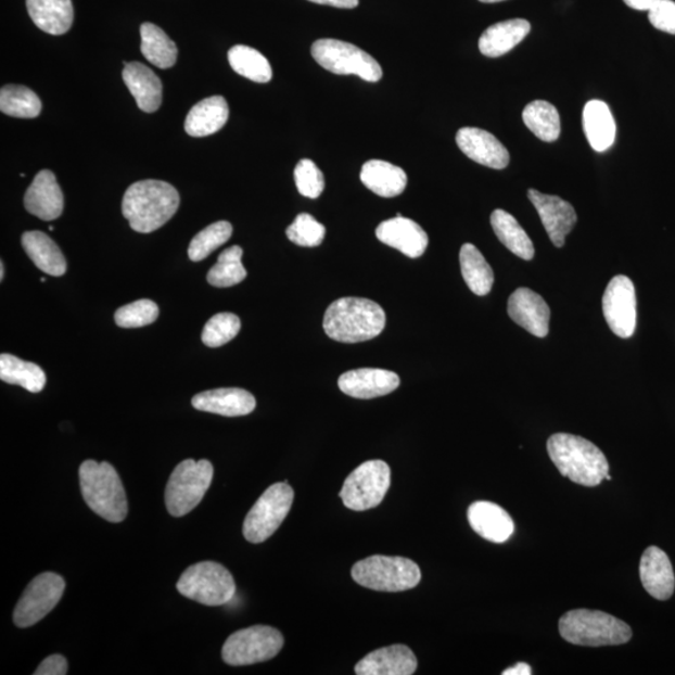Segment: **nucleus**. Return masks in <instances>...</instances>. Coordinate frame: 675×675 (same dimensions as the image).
Instances as JSON below:
<instances>
[{
    "label": "nucleus",
    "instance_id": "obj_43",
    "mask_svg": "<svg viewBox=\"0 0 675 675\" xmlns=\"http://www.w3.org/2000/svg\"><path fill=\"white\" fill-rule=\"evenodd\" d=\"M160 308L150 300H141L115 311V323L120 328H141L155 322Z\"/></svg>",
    "mask_w": 675,
    "mask_h": 675
},
{
    "label": "nucleus",
    "instance_id": "obj_48",
    "mask_svg": "<svg viewBox=\"0 0 675 675\" xmlns=\"http://www.w3.org/2000/svg\"><path fill=\"white\" fill-rule=\"evenodd\" d=\"M658 2H660V0H624V3L632 8V10L648 12L652 10Z\"/></svg>",
    "mask_w": 675,
    "mask_h": 675
},
{
    "label": "nucleus",
    "instance_id": "obj_34",
    "mask_svg": "<svg viewBox=\"0 0 675 675\" xmlns=\"http://www.w3.org/2000/svg\"><path fill=\"white\" fill-rule=\"evenodd\" d=\"M459 262L469 290L476 295H487L492 291L494 273L480 250L471 243L464 244L459 253Z\"/></svg>",
    "mask_w": 675,
    "mask_h": 675
},
{
    "label": "nucleus",
    "instance_id": "obj_15",
    "mask_svg": "<svg viewBox=\"0 0 675 675\" xmlns=\"http://www.w3.org/2000/svg\"><path fill=\"white\" fill-rule=\"evenodd\" d=\"M528 198L534 208L537 209L542 224L557 249H562L565 238L577 225V213L573 205L556 195L543 194L535 189H530Z\"/></svg>",
    "mask_w": 675,
    "mask_h": 675
},
{
    "label": "nucleus",
    "instance_id": "obj_6",
    "mask_svg": "<svg viewBox=\"0 0 675 675\" xmlns=\"http://www.w3.org/2000/svg\"><path fill=\"white\" fill-rule=\"evenodd\" d=\"M352 577L361 587L378 591H405L418 586L421 570L410 559L373 556L354 564Z\"/></svg>",
    "mask_w": 675,
    "mask_h": 675
},
{
    "label": "nucleus",
    "instance_id": "obj_11",
    "mask_svg": "<svg viewBox=\"0 0 675 675\" xmlns=\"http://www.w3.org/2000/svg\"><path fill=\"white\" fill-rule=\"evenodd\" d=\"M391 487V468L383 460H368L345 480L340 497L357 512L380 506Z\"/></svg>",
    "mask_w": 675,
    "mask_h": 675
},
{
    "label": "nucleus",
    "instance_id": "obj_8",
    "mask_svg": "<svg viewBox=\"0 0 675 675\" xmlns=\"http://www.w3.org/2000/svg\"><path fill=\"white\" fill-rule=\"evenodd\" d=\"M177 589L180 595L198 603L218 607L233 599L235 582L226 566L216 562H201L188 568L179 578Z\"/></svg>",
    "mask_w": 675,
    "mask_h": 675
},
{
    "label": "nucleus",
    "instance_id": "obj_50",
    "mask_svg": "<svg viewBox=\"0 0 675 675\" xmlns=\"http://www.w3.org/2000/svg\"><path fill=\"white\" fill-rule=\"evenodd\" d=\"M4 263H0V281H3L4 279Z\"/></svg>",
    "mask_w": 675,
    "mask_h": 675
},
{
    "label": "nucleus",
    "instance_id": "obj_28",
    "mask_svg": "<svg viewBox=\"0 0 675 675\" xmlns=\"http://www.w3.org/2000/svg\"><path fill=\"white\" fill-rule=\"evenodd\" d=\"M531 23L525 20H510L493 24L480 39V51L483 55L498 58L512 51L530 35Z\"/></svg>",
    "mask_w": 675,
    "mask_h": 675
},
{
    "label": "nucleus",
    "instance_id": "obj_16",
    "mask_svg": "<svg viewBox=\"0 0 675 675\" xmlns=\"http://www.w3.org/2000/svg\"><path fill=\"white\" fill-rule=\"evenodd\" d=\"M399 375L391 370L378 368H360L349 370L341 375L340 390L357 399L383 397L398 389Z\"/></svg>",
    "mask_w": 675,
    "mask_h": 675
},
{
    "label": "nucleus",
    "instance_id": "obj_24",
    "mask_svg": "<svg viewBox=\"0 0 675 675\" xmlns=\"http://www.w3.org/2000/svg\"><path fill=\"white\" fill-rule=\"evenodd\" d=\"M192 405L196 410L225 417L251 415L257 406L254 395L241 389H219L194 395Z\"/></svg>",
    "mask_w": 675,
    "mask_h": 675
},
{
    "label": "nucleus",
    "instance_id": "obj_12",
    "mask_svg": "<svg viewBox=\"0 0 675 675\" xmlns=\"http://www.w3.org/2000/svg\"><path fill=\"white\" fill-rule=\"evenodd\" d=\"M283 645L281 632L267 625H254L232 634L226 640L221 657L229 665H251L273 660Z\"/></svg>",
    "mask_w": 675,
    "mask_h": 675
},
{
    "label": "nucleus",
    "instance_id": "obj_22",
    "mask_svg": "<svg viewBox=\"0 0 675 675\" xmlns=\"http://www.w3.org/2000/svg\"><path fill=\"white\" fill-rule=\"evenodd\" d=\"M468 521L476 534L493 543H505L514 532V522L507 510L487 500L469 507Z\"/></svg>",
    "mask_w": 675,
    "mask_h": 675
},
{
    "label": "nucleus",
    "instance_id": "obj_41",
    "mask_svg": "<svg viewBox=\"0 0 675 675\" xmlns=\"http://www.w3.org/2000/svg\"><path fill=\"white\" fill-rule=\"evenodd\" d=\"M241 331V319L232 313H219L209 319L202 333V341L209 348H218L234 340Z\"/></svg>",
    "mask_w": 675,
    "mask_h": 675
},
{
    "label": "nucleus",
    "instance_id": "obj_9",
    "mask_svg": "<svg viewBox=\"0 0 675 675\" xmlns=\"http://www.w3.org/2000/svg\"><path fill=\"white\" fill-rule=\"evenodd\" d=\"M315 61L328 72L340 76H358L375 84L383 77V71L372 55L357 46L338 39H319L311 47Z\"/></svg>",
    "mask_w": 675,
    "mask_h": 675
},
{
    "label": "nucleus",
    "instance_id": "obj_39",
    "mask_svg": "<svg viewBox=\"0 0 675 675\" xmlns=\"http://www.w3.org/2000/svg\"><path fill=\"white\" fill-rule=\"evenodd\" d=\"M242 257L243 250L238 245L221 252L217 265L208 271V283L217 288H229L243 282L246 278V270Z\"/></svg>",
    "mask_w": 675,
    "mask_h": 675
},
{
    "label": "nucleus",
    "instance_id": "obj_45",
    "mask_svg": "<svg viewBox=\"0 0 675 675\" xmlns=\"http://www.w3.org/2000/svg\"><path fill=\"white\" fill-rule=\"evenodd\" d=\"M648 18L654 28L675 35V2L673 0H660L649 11Z\"/></svg>",
    "mask_w": 675,
    "mask_h": 675
},
{
    "label": "nucleus",
    "instance_id": "obj_23",
    "mask_svg": "<svg viewBox=\"0 0 675 675\" xmlns=\"http://www.w3.org/2000/svg\"><path fill=\"white\" fill-rule=\"evenodd\" d=\"M417 658L407 646L395 645L374 650L356 665L358 675H411Z\"/></svg>",
    "mask_w": 675,
    "mask_h": 675
},
{
    "label": "nucleus",
    "instance_id": "obj_20",
    "mask_svg": "<svg viewBox=\"0 0 675 675\" xmlns=\"http://www.w3.org/2000/svg\"><path fill=\"white\" fill-rule=\"evenodd\" d=\"M24 205L33 216L51 221L62 216L64 196L54 173L39 171L24 195Z\"/></svg>",
    "mask_w": 675,
    "mask_h": 675
},
{
    "label": "nucleus",
    "instance_id": "obj_36",
    "mask_svg": "<svg viewBox=\"0 0 675 675\" xmlns=\"http://www.w3.org/2000/svg\"><path fill=\"white\" fill-rule=\"evenodd\" d=\"M523 122L540 141L556 142L561 136V117L553 104L535 101L525 106Z\"/></svg>",
    "mask_w": 675,
    "mask_h": 675
},
{
    "label": "nucleus",
    "instance_id": "obj_37",
    "mask_svg": "<svg viewBox=\"0 0 675 675\" xmlns=\"http://www.w3.org/2000/svg\"><path fill=\"white\" fill-rule=\"evenodd\" d=\"M228 61L230 67L240 76L257 84H268L273 77L267 58L249 46H234L228 52Z\"/></svg>",
    "mask_w": 675,
    "mask_h": 675
},
{
    "label": "nucleus",
    "instance_id": "obj_29",
    "mask_svg": "<svg viewBox=\"0 0 675 675\" xmlns=\"http://www.w3.org/2000/svg\"><path fill=\"white\" fill-rule=\"evenodd\" d=\"M360 180L369 191L383 198H393L406 191V171L384 161H369L360 171Z\"/></svg>",
    "mask_w": 675,
    "mask_h": 675
},
{
    "label": "nucleus",
    "instance_id": "obj_40",
    "mask_svg": "<svg viewBox=\"0 0 675 675\" xmlns=\"http://www.w3.org/2000/svg\"><path fill=\"white\" fill-rule=\"evenodd\" d=\"M233 227L229 221H217L198 233L189 244L188 255L193 262H201L226 244L232 237Z\"/></svg>",
    "mask_w": 675,
    "mask_h": 675
},
{
    "label": "nucleus",
    "instance_id": "obj_19",
    "mask_svg": "<svg viewBox=\"0 0 675 675\" xmlns=\"http://www.w3.org/2000/svg\"><path fill=\"white\" fill-rule=\"evenodd\" d=\"M375 235L382 243L413 259L422 257L430 243L424 229L415 220L402 217L400 214L378 226Z\"/></svg>",
    "mask_w": 675,
    "mask_h": 675
},
{
    "label": "nucleus",
    "instance_id": "obj_49",
    "mask_svg": "<svg viewBox=\"0 0 675 675\" xmlns=\"http://www.w3.org/2000/svg\"><path fill=\"white\" fill-rule=\"evenodd\" d=\"M504 675H531L532 668L530 664L526 663H518L513 666V668L506 670Z\"/></svg>",
    "mask_w": 675,
    "mask_h": 675
},
{
    "label": "nucleus",
    "instance_id": "obj_26",
    "mask_svg": "<svg viewBox=\"0 0 675 675\" xmlns=\"http://www.w3.org/2000/svg\"><path fill=\"white\" fill-rule=\"evenodd\" d=\"M228 118L229 106L226 99L213 95L193 106L187 115L184 129L191 137H208L224 128Z\"/></svg>",
    "mask_w": 675,
    "mask_h": 675
},
{
    "label": "nucleus",
    "instance_id": "obj_21",
    "mask_svg": "<svg viewBox=\"0 0 675 675\" xmlns=\"http://www.w3.org/2000/svg\"><path fill=\"white\" fill-rule=\"evenodd\" d=\"M640 581L649 596L666 600L673 596L675 577L668 556L661 548L649 547L641 556Z\"/></svg>",
    "mask_w": 675,
    "mask_h": 675
},
{
    "label": "nucleus",
    "instance_id": "obj_4",
    "mask_svg": "<svg viewBox=\"0 0 675 675\" xmlns=\"http://www.w3.org/2000/svg\"><path fill=\"white\" fill-rule=\"evenodd\" d=\"M79 482L86 504L95 514L112 523L126 520V491L113 466L86 460L79 468Z\"/></svg>",
    "mask_w": 675,
    "mask_h": 675
},
{
    "label": "nucleus",
    "instance_id": "obj_14",
    "mask_svg": "<svg viewBox=\"0 0 675 675\" xmlns=\"http://www.w3.org/2000/svg\"><path fill=\"white\" fill-rule=\"evenodd\" d=\"M603 315L615 335L625 340L636 332V288L628 277L616 276L609 282L603 295Z\"/></svg>",
    "mask_w": 675,
    "mask_h": 675
},
{
    "label": "nucleus",
    "instance_id": "obj_30",
    "mask_svg": "<svg viewBox=\"0 0 675 675\" xmlns=\"http://www.w3.org/2000/svg\"><path fill=\"white\" fill-rule=\"evenodd\" d=\"M27 8L31 21L48 35L62 36L72 27V0H27Z\"/></svg>",
    "mask_w": 675,
    "mask_h": 675
},
{
    "label": "nucleus",
    "instance_id": "obj_44",
    "mask_svg": "<svg viewBox=\"0 0 675 675\" xmlns=\"http://www.w3.org/2000/svg\"><path fill=\"white\" fill-rule=\"evenodd\" d=\"M294 179L303 196L317 200L323 193L326 180L322 170L310 160H302L294 169Z\"/></svg>",
    "mask_w": 675,
    "mask_h": 675
},
{
    "label": "nucleus",
    "instance_id": "obj_51",
    "mask_svg": "<svg viewBox=\"0 0 675 675\" xmlns=\"http://www.w3.org/2000/svg\"><path fill=\"white\" fill-rule=\"evenodd\" d=\"M482 3H499L505 2V0H480Z\"/></svg>",
    "mask_w": 675,
    "mask_h": 675
},
{
    "label": "nucleus",
    "instance_id": "obj_17",
    "mask_svg": "<svg viewBox=\"0 0 675 675\" xmlns=\"http://www.w3.org/2000/svg\"><path fill=\"white\" fill-rule=\"evenodd\" d=\"M508 315L526 332L545 338L549 332L550 309L542 296L530 288H518L509 296Z\"/></svg>",
    "mask_w": 675,
    "mask_h": 675
},
{
    "label": "nucleus",
    "instance_id": "obj_18",
    "mask_svg": "<svg viewBox=\"0 0 675 675\" xmlns=\"http://www.w3.org/2000/svg\"><path fill=\"white\" fill-rule=\"evenodd\" d=\"M456 141L468 158L484 167L505 169L509 164L507 148L487 130L469 127L459 129Z\"/></svg>",
    "mask_w": 675,
    "mask_h": 675
},
{
    "label": "nucleus",
    "instance_id": "obj_33",
    "mask_svg": "<svg viewBox=\"0 0 675 675\" xmlns=\"http://www.w3.org/2000/svg\"><path fill=\"white\" fill-rule=\"evenodd\" d=\"M0 380L8 384L21 385L30 393L42 392L47 384L42 368L12 354L0 356Z\"/></svg>",
    "mask_w": 675,
    "mask_h": 675
},
{
    "label": "nucleus",
    "instance_id": "obj_7",
    "mask_svg": "<svg viewBox=\"0 0 675 675\" xmlns=\"http://www.w3.org/2000/svg\"><path fill=\"white\" fill-rule=\"evenodd\" d=\"M214 469L209 460H183L173 471L166 488V506L170 515L180 518L201 504L211 487Z\"/></svg>",
    "mask_w": 675,
    "mask_h": 675
},
{
    "label": "nucleus",
    "instance_id": "obj_5",
    "mask_svg": "<svg viewBox=\"0 0 675 675\" xmlns=\"http://www.w3.org/2000/svg\"><path fill=\"white\" fill-rule=\"evenodd\" d=\"M559 633L570 644L583 647H607L628 644L632 629L615 616L589 609H574L559 621Z\"/></svg>",
    "mask_w": 675,
    "mask_h": 675
},
{
    "label": "nucleus",
    "instance_id": "obj_10",
    "mask_svg": "<svg viewBox=\"0 0 675 675\" xmlns=\"http://www.w3.org/2000/svg\"><path fill=\"white\" fill-rule=\"evenodd\" d=\"M293 499L294 491L290 484L271 485L245 517L244 538L254 545L270 538L290 513Z\"/></svg>",
    "mask_w": 675,
    "mask_h": 675
},
{
    "label": "nucleus",
    "instance_id": "obj_32",
    "mask_svg": "<svg viewBox=\"0 0 675 675\" xmlns=\"http://www.w3.org/2000/svg\"><path fill=\"white\" fill-rule=\"evenodd\" d=\"M491 224L501 244L510 252L524 260L534 258V245L525 230L517 219L506 211L497 209L492 213Z\"/></svg>",
    "mask_w": 675,
    "mask_h": 675
},
{
    "label": "nucleus",
    "instance_id": "obj_27",
    "mask_svg": "<svg viewBox=\"0 0 675 675\" xmlns=\"http://www.w3.org/2000/svg\"><path fill=\"white\" fill-rule=\"evenodd\" d=\"M583 129L590 147L596 152L603 153L613 145L616 126L607 103L595 99L584 106Z\"/></svg>",
    "mask_w": 675,
    "mask_h": 675
},
{
    "label": "nucleus",
    "instance_id": "obj_42",
    "mask_svg": "<svg viewBox=\"0 0 675 675\" xmlns=\"http://www.w3.org/2000/svg\"><path fill=\"white\" fill-rule=\"evenodd\" d=\"M326 227L310 214L302 213L286 229L288 240L300 246H318L323 243Z\"/></svg>",
    "mask_w": 675,
    "mask_h": 675
},
{
    "label": "nucleus",
    "instance_id": "obj_46",
    "mask_svg": "<svg viewBox=\"0 0 675 675\" xmlns=\"http://www.w3.org/2000/svg\"><path fill=\"white\" fill-rule=\"evenodd\" d=\"M67 673L68 662L60 654L46 658L35 672L36 675H65Z\"/></svg>",
    "mask_w": 675,
    "mask_h": 675
},
{
    "label": "nucleus",
    "instance_id": "obj_1",
    "mask_svg": "<svg viewBox=\"0 0 675 675\" xmlns=\"http://www.w3.org/2000/svg\"><path fill=\"white\" fill-rule=\"evenodd\" d=\"M177 189L162 180L148 179L128 188L123 196V216L138 233H152L169 221L179 208Z\"/></svg>",
    "mask_w": 675,
    "mask_h": 675
},
{
    "label": "nucleus",
    "instance_id": "obj_47",
    "mask_svg": "<svg viewBox=\"0 0 675 675\" xmlns=\"http://www.w3.org/2000/svg\"><path fill=\"white\" fill-rule=\"evenodd\" d=\"M308 2L341 8V10H353L359 4V0H308Z\"/></svg>",
    "mask_w": 675,
    "mask_h": 675
},
{
    "label": "nucleus",
    "instance_id": "obj_2",
    "mask_svg": "<svg viewBox=\"0 0 675 675\" xmlns=\"http://www.w3.org/2000/svg\"><path fill=\"white\" fill-rule=\"evenodd\" d=\"M547 449L558 471L584 487H597L609 473L604 453L582 436L553 434L547 442Z\"/></svg>",
    "mask_w": 675,
    "mask_h": 675
},
{
    "label": "nucleus",
    "instance_id": "obj_3",
    "mask_svg": "<svg viewBox=\"0 0 675 675\" xmlns=\"http://www.w3.org/2000/svg\"><path fill=\"white\" fill-rule=\"evenodd\" d=\"M385 322V313L380 304L356 296H345L328 307L323 328L333 341L360 343L380 335Z\"/></svg>",
    "mask_w": 675,
    "mask_h": 675
},
{
    "label": "nucleus",
    "instance_id": "obj_31",
    "mask_svg": "<svg viewBox=\"0 0 675 675\" xmlns=\"http://www.w3.org/2000/svg\"><path fill=\"white\" fill-rule=\"evenodd\" d=\"M22 244L31 262L44 273L62 277L67 271V260H65L60 246L46 233L38 232V230L24 233Z\"/></svg>",
    "mask_w": 675,
    "mask_h": 675
},
{
    "label": "nucleus",
    "instance_id": "obj_35",
    "mask_svg": "<svg viewBox=\"0 0 675 675\" xmlns=\"http://www.w3.org/2000/svg\"><path fill=\"white\" fill-rule=\"evenodd\" d=\"M141 51L148 62L161 69L171 68L177 62L178 49L166 31L152 23L141 27Z\"/></svg>",
    "mask_w": 675,
    "mask_h": 675
},
{
    "label": "nucleus",
    "instance_id": "obj_38",
    "mask_svg": "<svg viewBox=\"0 0 675 675\" xmlns=\"http://www.w3.org/2000/svg\"><path fill=\"white\" fill-rule=\"evenodd\" d=\"M0 111L15 118H37L42 111V102L27 87L4 86L0 90Z\"/></svg>",
    "mask_w": 675,
    "mask_h": 675
},
{
    "label": "nucleus",
    "instance_id": "obj_13",
    "mask_svg": "<svg viewBox=\"0 0 675 675\" xmlns=\"http://www.w3.org/2000/svg\"><path fill=\"white\" fill-rule=\"evenodd\" d=\"M65 590V581L52 572L38 575L24 590L13 614L16 627L29 628L42 621L60 603Z\"/></svg>",
    "mask_w": 675,
    "mask_h": 675
},
{
    "label": "nucleus",
    "instance_id": "obj_25",
    "mask_svg": "<svg viewBox=\"0 0 675 675\" xmlns=\"http://www.w3.org/2000/svg\"><path fill=\"white\" fill-rule=\"evenodd\" d=\"M123 80L131 95L135 97L139 110L154 113L160 110L163 98V85L158 76L147 65L139 62L125 63Z\"/></svg>",
    "mask_w": 675,
    "mask_h": 675
}]
</instances>
